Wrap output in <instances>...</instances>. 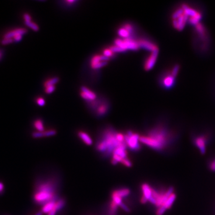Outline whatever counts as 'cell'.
I'll use <instances>...</instances> for the list:
<instances>
[{
	"instance_id": "cell-1",
	"label": "cell",
	"mask_w": 215,
	"mask_h": 215,
	"mask_svg": "<svg viewBox=\"0 0 215 215\" xmlns=\"http://www.w3.org/2000/svg\"><path fill=\"white\" fill-rule=\"evenodd\" d=\"M58 180L48 178L39 180L35 187L34 201L40 205H45L52 201H58Z\"/></svg>"
},
{
	"instance_id": "cell-2",
	"label": "cell",
	"mask_w": 215,
	"mask_h": 215,
	"mask_svg": "<svg viewBox=\"0 0 215 215\" xmlns=\"http://www.w3.org/2000/svg\"><path fill=\"white\" fill-rule=\"evenodd\" d=\"M170 134L163 127H157L151 130L146 136H140V142L148 147L157 151L164 148L170 139Z\"/></svg>"
},
{
	"instance_id": "cell-3",
	"label": "cell",
	"mask_w": 215,
	"mask_h": 215,
	"mask_svg": "<svg viewBox=\"0 0 215 215\" xmlns=\"http://www.w3.org/2000/svg\"><path fill=\"white\" fill-rule=\"evenodd\" d=\"M117 133L114 129L109 128L102 133L100 139L96 145V149L105 157H109L113 154L115 149L121 146H127L126 142H120L117 138Z\"/></svg>"
},
{
	"instance_id": "cell-4",
	"label": "cell",
	"mask_w": 215,
	"mask_h": 215,
	"mask_svg": "<svg viewBox=\"0 0 215 215\" xmlns=\"http://www.w3.org/2000/svg\"><path fill=\"white\" fill-rule=\"evenodd\" d=\"M124 139L127 146L131 151H138L141 149L140 136L139 134L133 133L131 131H128L124 134Z\"/></svg>"
},
{
	"instance_id": "cell-5",
	"label": "cell",
	"mask_w": 215,
	"mask_h": 215,
	"mask_svg": "<svg viewBox=\"0 0 215 215\" xmlns=\"http://www.w3.org/2000/svg\"><path fill=\"white\" fill-rule=\"evenodd\" d=\"M188 19V17L185 13V12H183V13L179 17L172 19V23L173 27L178 31H182L184 28Z\"/></svg>"
},
{
	"instance_id": "cell-6",
	"label": "cell",
	"mask_w": 215,
	"mask_h": 215,
	"mask_svg": "<svg viewBox=\"0 0 215 215\" xmlns=\"http://www.w3.org/2000/svg\"><path fill=\"white\" fill-rule=\"evenodd\" d=\"M158 55V50L151 53V55L146 59L144 64V68L146 71L151 70L155 65Z\"/></svg>"
},
{
	"instance_id": "cell-7",
	"label": "cell",
	"mask_w": 215,
	"mask_h": 215,
	"mask_svg": "<svg viewBox=\"0 0 215 215\" xmlns=\"http://www.w3.org/2000/svg\"><path fill=\"white\" fill-rule=\"evenodd\" d=\"M175 78L171 73H168L162 77L161 80V84L166 89L171 88L175 83Z\"/></svg>"
},
{
	"instance_id": "cell-8",
	"label": "cell",
	"mask_w": 215,
	"mask_h": 215,
	"mask_svg": "<svg viewBox=\"0 0 215 215\" xmlns=\"http://www.w3.org/2000/svg\"><path fill=\"white\" fill-rule=\"evenodd\" d=\"M138 41L140 48H144L151 52H153L154 51L158 50V48L157 46V45H155V44H154L153 43H152L151 41H150L148 40L142 39V40H139Z\"/></svg>"
},
{
	"instance_id": "cell-9",
	"label": "cell",
	"mask_w": 215,
	"mask_h": 215,
	"mask_svg": "<svg viewBox=\"0 0 215 215\" xmlns=\"http://www.w3.org/2000/svg\"><path fill=\"white\" fill-rule=\"evenodd\" d=\"M194 144L196 147L200 150V152L203 154H205L206 151L207 139L204 136H199L196 137L194 139Z\"/></svg>"
},
{
	"instance_id": "cell-10",
	"label": "cell",
	"mask_w": 215,
	"mask_h": 215,
	"mask_svg": "<svg viewBox=\"0 0 215 215\" xmlns=\"http://www.w3.org/2000/svg\"><path fill=\"white\" fill-rule=\"evenodd\" d=\"M123 40H124V43L125 49L126 51H127V50H137L140 48L138 41L134 40V38H129L124 39Z\"/></svg>"
},
{
	"instance_id": "cell-11",
	"label": "cell",
	"mask_w": 215,
	"mask_h": 215,
	"mask_svg": "<svg viewBox=\"0 0 215 215\" xmlns=\"http://www.w3.org/2000/svg\"><path fill=\"white\" fill-rule=\"evenodd\" d=\"M81 96L87 101H93L95 100L96 98V95L94 92H92L89 89L84 86L82 87Z\"/></svg>"
},
{
	"instance_id": "cell-12",
	"label": "cell",
	"mask_w": 215,
	"mask_h": 215,
	"mask_svg": "<svg viewBox=\"0 0 215 215\" xmlns=\"http://www.w3.org/2000/svg\"><path fill=\"white\" fill-rule=\"evenodd\" d=\"M56 131L55 130H50L43 131H36L32 133V137L34 138H40L43 137H49L55 135Z\"/></svg>"
},
{
	"instance_id": "cell-13",
	"label": "cell",
	"mask_w": 215,
	"mask_h": 215,
	"mask_svg": "<svg viewBox=\"0 0 215 215\" xmlns=\"http://www.w3.org/2000/svg\"><path fill=\"white\" fill-rule=\"evenodd\" d=\"M152 189L148 184L144 183L142 185V191L143 193L142 197L145 198L148 201H149V198L152 197Z\"/></svg>"
},
{
	"instance_id": "cell-14",
	"label": "cell",
	"mask_w": 215,
	"mask_h": 215,
	"mask_svg": "<svg viewBox=\"0 0 215 215\" xmlns=\"http://www.w3.org/2000/svg\"><path fill=\"white\" fill-rule=\"evenodd\" d=\"M27 32V30L25 28H17L13 30L10 31L6 33L4 35L3 38H13L15 35L17 34H22L24 35Z\"/></svg>"
},
{
	"instance_id": "cell-15",
	"label": "cell",
	"mask_w": 215,
	"mask_h": 215,
	"mask_svg": "<svg viewBox=\"0 0 215 215\" xmlns=\"http://www.w3.org/2000/svg\"><path fill=\"white\" fill-rule=\"evenodd\" d=\"M79 138L82 139L85 144L87 145H92L93 144V141L92 138L87 133L84 131H79L78 133Z\"/></svg>"
},
{
	"instance_id": "cell-16",
	"label": "cell",
	"mask_w": 215,
	"mask_h": 215,
	"mask_svg": "<svg viewBox=\"0 0 215 215\" xmlns=\"http://www.w3.org/2000/svg\"><path fill=\"white\" fill-rule=\"evenodd\" d=\"M127 146H121L115 149L113 154H116L122 158H127V152L126 151Z\"/></svg>"
},
{
	"instance_id": "cell-17",
	"label": "cell",
	"mask_w": 215,
	"mask_h": 215,
	"mask_svg": "<svg viewBox=\"0 0 215 215\" xmlns=\"http://www.w3.org/2000/svg\"><path fill=\"white\" fill-rule=\"evenodd\" d=\"M130 194V190L128 189V188H122V189L115 190L112 193V194L115 195L120 197L121 198L128 196Z\"/></svg>"
},
{
	"instance_id": "cell-18",
	"label": "cell",
	"mask_w": 215,
	"mask_h": 215,
	"mask_svg": "<svg viewBox=\"0 0 215 215\" xmlns=\"http://www.w3.org/2000/svg\"><path fill=\"white\" fill-rule=\"evenodd\" d=\"M56 201H52L50 202L47 203L45 205H44L42 207L41 211L43 213H48L50 211H51L53 209H54L56 204Z\"/></svg>"
},
{
	"instance_id": "cell-19",
	"label": "cell",
	"mask_w": 215,
	"mask_h": 215,
	"mask_svg": "<svg viewBox=\"0 0 215 215\" xmlns=\"http://www.w3.org/2000/svg\"><path fill=\"white\" fill-rule=\"evenodd\" d=\"M176 198V196L173 193L172 194H171L170 196V197L168 198V199L166 200V201L164 203V204L162 206L164 207L166 210L170 209L172 207L173 204L174 203Z\"/></svg>"
},
{
	"instance_id": "cell-20",
	"label": "cell",
	"mask_w": 215,
	"mask_h": 215,
	"mask_svg": "<svg viewBox=\"0 0 215 215\" xmlns=\"http://www.w3.org/2000/svg\"><path fill=\"white\" fill-rule=\"evenodd\" d=\"M108 110V105L105 103L101 104L97 108V114L100 116L103 115L107 113Z\"/></svg>"
},
{
	"instance_id": "cell-21",
	"label": "cell",
	"mask_w": 215,
	"mask_h": 215,
	"mask_svg": "<svg viewBox=\"0 0 215 215\" xmlns=\"http://www.w3.org/2000/svg\"><path fill=\"white\" fill-rule=\"evenodd\" d=\"M110 60L109 58H107L104 55H96L94 56L91 61V65L101 61H107Z\"/></svg>"
},
{
	"instance_id": "cell-22",
	"label": "cell",
	"mask_w": 215,
	"mask_h": 215,
	"mask_svg": "<svg viewBox=\"0 0 215 215\" xmlns=\"http://www.w3.org/2000/svg\"><path fill=\"white\" fill-rule=\"evenodd\" d=\"M118 34L121 37H122L124 39H127V38H132L130 32L127 30H126L124 27L119 29V30L118 31Z\"/></svg>"
},
{
	"instance_id": "cell-23",
	"label": "cell",
	"mask_w": 215,
	"mask_h": 215,
	"mask_svg": "<svg viewBox=\"0 0 215 215\" xmlns=\"http://www.w3.org/2000/svg\"><path fill=\"white\" fill-rule=\"evenodd\" d=\"M118 207V206L112 200L110 203V209L108 210V215H116Z\"/></svg>"
},
{
	"instance_id": "cell-24",
	"label": "cell",
	"mask_w": 215,
	"mask_h": 215,
	"mask_svg": "<svg viewBox=\"0 0 215 215\" xmlns=\"http://www.w3.org/2000/svg\"><path fill=\"white\" fill-rule=\"evenodd\" d=\"M66 204V201L63 198H59L58 200L56 202L55 204V206L54 209H55L57 211L61 210L62 208L64 207V206H65Z\"/></svg>"
},
{
	"instance_id": "cell-25",
	"label": "cell",
	"mask_w": 215,
	"mask_h": 215,
	"mask_svg": "<svg viewBox=\"0 0 215 215\" xmlns=\"http://www.w3.org/2000/svg\"><path fill=\"white\" fill-rule=\"evenodd\" d=\"M59 79L58 77H54L52 78H50L48 80H47L46 82L44 83V86L45 87H47L48 86H55L56 83H58L59 82Z\"/></svg>"
},
{
	"instance_id": "cell-26",
	"label": "cell",
	"mask_w": 215,
	"mask_h": 215,
	"mask_svg": "<svg viewBox=\"0 0 215 215\" xmlns=\"http://www.w3.org/2000/svg\"><path fill=\"white\" fill-rule=\"evenodd\" d=\"M34 126L38 130V131H43L44 130L43 121L40 119L34 121Z\"/></svg>"
},
{
	"instance_id": "cell-27",
	"label": "cell",
	"mask_w": 215,
	"mask_h": 215,
	"mask_svg": "<svg viewBox=\"0 0 215 215\" xmlns=\"http://www.w3.org/2000/svg\"><path fill=\"white\" fill-rule=\"evenodd\" d=\"M25 23L26 24V25L28 26V27H30V28H31L32 30L35 31H37L39 30V27L34 22L31 21H28V22H25Z\"/></svg>"
},
{
	"instance_id": "cell-28",
	"label": "cell",
	"mask_w": 215,
	"mask_h": 215,
	"mask_svg": "<svg viewBox=\"0 0 215 215\" xmlns=\"http://www.w3.org/2000/svg\"><path fill=\"white\" fill-rule=\"evenodd\" d=\"M108 64V62L107 61H101V62H97L96 63L92 64L91 65L92 68L93 69H99L100 68H102L103 66H105V65H106Z\"/></svg>"
},
{
	"instance_id": "cell-29",
	"label": "cell",
	"mask_w": 215,
	"mask_h": 215,
	"mask_svg": "<svg viewBox=\"0 0 215 215\" xmlns=\"http://www.w3.org/2000/svg\"><path fill=\"white\" fill-rule=\"evenodd\" d=\"M110 49L113 52V53H121V52H125L126 51H125L124 50H123V48H121V47L117 46V45H113L111 46Z\"/></svg>"
},
{
	"instance_id": "cell-30",
	"label": "cell",
	"mask_w": 215,
	"mask_h": 215,
	"mask_svg": "<svg viewBox=\"0 0 215 215\" xmlns=\"http://www.w3.org/2000/svg\"><path fill=\"white\" fill-rule=\"evenodd\" d=\"M103 53L104 56H105L107 58H110V57H111L113 56L114 53L110 48H107V49H105V50H103Z\"/></svg>"
},
{
	"instance_id": "cell-31",
	"label": "cell",
	"mask_w": 215,
	"mask_h": 215,
	"mask_svg": "<svg viewBox=\"0 0 215 215\" xmlns=\"http://www.w3.org/2000/svg\"><path fill=\"white\" fill-rule=\"evenodd\" d=\"M121 163L127 167H131L132 166V163L128 158L123 159V160L121 161Z\"/></svg>"
},
{
	"instance_id": "cell-32",
	"label": "cell",
	"mask_w": 215,
	"mask_h": 215,
	"mask_svg": "<svg viewBox=\"0 0 215 215\" xmlns=\"http://www.w3.org/2000/svg\"><path fill=\"white\" fill-rule=\"evenodd\" d=\"M13 42H14L13 39L11 38H3V39L1 40V44L3 45L11 44Z\"/></svg>"
},
{
	"instance_id": "cell-33",
	"label": "cell",
	"mask_w": 215,
	"mask_h": 215,
	"mask_svg": "<svg viewBox=\"0 0 215 215\" xmlns=\"http://www.w3.org/2000/svg\"><path fill=\"white\" fill-rule=\"evenodd\" d=\"M166 210H167L164 207L161 206L159 207H158V209L156 211V214L157 215H163Z\"/></svg>"
},
{
	"instance_id": "cell-34",
	"label": "cell",
	"mask_w": 215,
	"mask_h": 215,
	"mask_svg": "<svg viewBox=\"0 0 215 215\" xmlns=\"http://www.w3.org/2000/svg\"><path fill=\"white\" fill-rule=\"evenodd\" d=\"M55 89H56V87L55 86H48V87H45V91L46 93L50 94L55 90Z\"/></svg>"
},
{
	"instance_id": "cell-35",
	"label": "cell",
	"mask_w": 215,
	"mask_h": 215,
	"mask_svg": "<svg viewBox=\"0 0 215 215\" xmlns=\"http://www.w3.org/2000/svg\"><path fill=\"white\" fill-rule=\"evenodd\" d=\"M5 192V185L4 183L0 180V196H2Z\"/></svg>"
},
{
	"instance_id": "cell-36",
	"label": "cell",
	"mask_w": 215,
	"mask_h": 215,
	"mask_svg": "<svg viewBox=\"0 0 215 215\" xmlns=\"http://www.w3.org/2000/svg\"><path fill=\"white\" fill-rule=\"evenodd\" d=\"M37 104L38 105H40V106H44V105H45V100L43 99V98H42V97H39V98H38L37 99Z\"/></svg>"
},
{
	"instance_id": "cell-37",
	"label": "cell",
	"mask_w": 215,
	"mask_h": 215,
	"mask_svg": "<svg viewBox=\"0 0 215 215\" xmlns=\"http://www.w3.org/2000/svg\"><path fill=\"white\" fill-rule=\"evenodd\" d=\"M23 35L20 34H17V35H15V36L13 38V39L14 41H15V42H19V41H20L22 39V36H23Z\"/></svg>"
},
{
	"instance_id": "cell-38",
	"label": "cell",
	"mask_w": 215,
	"mask_h": 215,
	"mask_svg": "<svg viewBox=\"0 0 215 215\" xmlns=\"http://www.w3.org/2000/svg\"><path fill=\"white\" fill-rule=\"evenodd\" d=\"M113 159H115V161H117L118 163H121V161L123 160V158H122L121 157H120V156L116 155V154H113Z\"/></svg>"
},
{
	"instance_id": "cell-39",
	"label": "cell",
	"mask_w": 215,
	"mask_h": 215,
	"mask_svg": "<svg viewBox=\"0 0 215 215\" xmlns=\"http://www.w3.org/2000/svg\"><path fill=\"white\" fill-rule=\"evenodd\" d=\"M120 207H121V209H123L125 211H126V212H127V213H129L130 211V209L126 205V204H124L123 203H122L121 204V205L120 206Z\"/></svg>"
},
{
	"instance_id": "cell-40",
	"label": "cell",
	"mask_w": 215,
	"mask_h": 215,
	"mask_svg": "<svg viewBox=\"0 0 215 215\" xmlns=\"http://www.w3.org/2000/svg\"><path fill=\"white\" fill-rule=\"evenodd\" d=\"M23 17H24L25 22H28V21L31 20V17L30 15L28 13H25L23 15Z\"/></svg>"
},
{
	"instance_id": "cell-41",
	"label": "cell",
	"mask_w": 215,
	"mask_h": 215,
	"mask_svg": "<svg viewBox=\"0 0 215 215\" xmlns=\"http://www.w3.org/2000/svg\"><path fill=\"white\" fill-rule=\"evenodd\" d=\"M210 168L212 171H215V158L210 163Z\"/></svg>"
},
{
	"instance_id": "cell-42",
	"label": "cell",
	"mask_w": 215,
	"mask_h": 215,
	"mask_svg": "<svg viewBox=\"0 0 215 215\" xmlns=\"http://www.w3.org/2000/svg\"><path fill=\"white\" fill-rule=\"evenodd\" d=\"M56 213H57V211L55 209H53L51 211H50L47 214V215H56Z\"/></svg>"
},
{
	"instance_id": "cell-43",
	"label": "cell",
	"mask_w": 215,
	"mask_h": 215,
	"mask_svg": "<svg viewBox=\"0 0 215 215\" xmlns=\"http://www.w3.org/2000/svg\"><path fill=\"white\" fill-rule=\"evenodd\" d=\"M111 163H112V164H114V165H116V164H118V162H117V161H115V159H112V160H111Z\"/></svg>"
},
{
	"instance_id": "cell-44",
	"label": "cell",
	"mask_w": 215,
	"mask_h": 215,
	"mask_svg": "<svg viewBox=\"0 0 215 215\" xmlns=\"http://www.w3.org/2000/svg\"><path fill=\"white\" fill-rule=\"evenodd\" d=\"M43 213L41 211H40L37 212L35 215H43Z\"/></svg>"
},
{
	"instance_id": "cell-45",
	"label": "cell",
	"mask_w": 215,
	"mask_h": 215,
	"mask_svg": "<svg viewBox=\"0 0 215 215\" xmlns=\"http://www.w3.org/2000/svg\"><path fill=\"white\" fill-rule=\"evenodd\" d=\"M1 58H2V53L1 51H0V60H1Z\"/></svg>"
}]
</instances>
